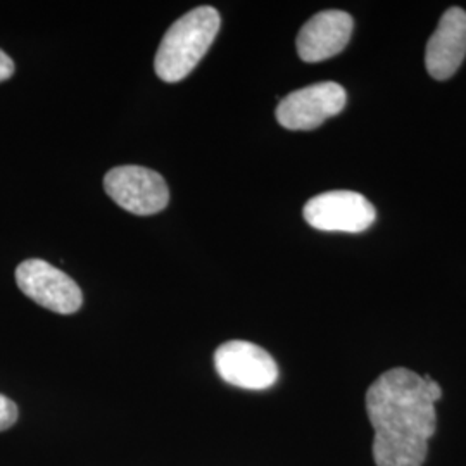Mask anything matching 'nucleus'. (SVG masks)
Masks as SVG:
<instances>
[{
    "label": "nucleus",
    "mask_w": 466,
    "mask_h": 466,
    "mask_svg": "<svg viewBox=\"0 0 466 466\" xmlns=\"http://www.w3.org/2000/svg\"><path fill=\"white\" fill-rule=\"evenodd\" d=\"M466 56V13L450 7L441 17L425 52V65L435 80H448Z\"/></svg>",
    "instance_id": "obj_9"
},
{
    "label": "nucleus",
    "mask_w": 466,
    "mask_h": 466,
    "mask_svg": "<svg viewBox=\"0 0 466 466\" xmlns=\"http://www.w3.org/2000/svg\"><path fill=\"white\" fill-rule=\"evenodd\" d=\"M13 73H15L13 59L4 50H0V84L9 80L13 76Z\"/></svg>",
    "instance_id": "obj_11"
},
{
    "label": "nucleus",
    "mask_w": 466,
    "mask_h": 466,
    "mask_svg": "<svg viewBox=\"0 0 466 466\" xmlns=\"http://www.w3.org/2000/svg\"><path fill=\"white\" fill-rule=\"evenodd\" d=\"M17 420V406L15 400L0 394V432L11 429Z\"/></svg>",
    "instance_id": "obj_10"
},
{
    "label": "nucleus",
    "mask_w": 466,
    "mask_h": 466,
    "mask_svg": "<svg viewBox=\"0 0 466 466\" xmlns=\"http://www.w3.org/2000/svg\"><path fill=\"white\" fill-rule=\"evenodd\" d=\"M104 188L119 208L137 217L156 215L169 202L165 178L149 167H113L104 177Z\"/></svg>",
    "instance_id": "obj_4"
},
{
    "label": "nucleus",
    "mask_w": 466,
    "mask_h": 466,
    "mask_svg": "<svg viewBox=\"0 0 466 466\" xmlns=\"http://www.w3.org/2000/svg\"><path fill=\"white\" fill-rule=\"evenodd\" d=\"M354 21L344 11H323L311 17L298 35V54L304 63H319L348 47Z\"/></svg>",
    "instance_id": "obj_8"
},
{
    "label": "nucleus",
    "mask_w": 466,
    "mask_h": 466,
    "mask_svg": "<svg viewBox=\"0 0 466 466\" xmlns=\"http://www.w3.org/2000/svg\"><path fill=\"white\" fill-rule=\"evenodd\" d=\"M215 367L225 382L248 390H265L279 379V367L269 352L248 340H230L219 346Z\"/></svg>",
    "instance_id": "obj_7"
},
{
    "label": "nucleus",
    "mask_w": 466,
    "mask_h": 466,
    "mask_svg": "<svg viewBox=\"0 0 466 466\" xmlns=\"http://www.w3.org/2000/svg\"><path fill=\"white\" fill-rule=\"evenodd\" d=\"M19 290L57 315H73L84 304L78 283L44 259H26L16 268Z\"/></svg>",
    "instance_id": "obj_3"
},
{
    "label": "nucleus",
    "mask_w": 466,
    "mask_h": 466,
    "mask_svg": "<svg viewBox=\"0 0 466 466\" xmlns=\"http://www.w3.org/2000/svg\"><path fill=\"white\" fill-rule=\"evenodd\" d=\"M219 25V13L211 5H200L177 19L156 52V75L167 84L182 82L215 42Z\"/></svg>",
    "instance_id": "obj_2"
},
{
    "label": "nucleus",
    "mask_w": 466,
    "mask_h": 466,
    "mask_svg": "<svg viewBox=\"0 0 466 466\" xmlns=\"http://www.w3.org/2000/svg\"><path fill=\"white\" fill-rule=\"evenodd\" d=\"M348 102L339 84L323 82L294 90L277 107V119L287 130H315L329 117L339 115Z\"/></svg>",
    "instance_id": "obj_6"
},
{
    "label": "nucleus",
    "mask_w": 466,
    "mask_h": 466,
    "mask_svg": "<svg viewBox=\"0 0 466 466\" xmlns=\"http://www.w3.org/2000/svg\"><path fill=\"white\" fill-rule=\"evenodd\" d=\"M304 219L323 232H365L375 221L371 202L350 190H333L319 194L304 206Z\"/></svg>",
    "instance_id": "obj_5"
},
{
    "label": "nucleus",
    "mask_w": 466,
    "mask_h": 466,
    "mask_svg": "<svg viewBox=\"0 0 466 466\" xmlns=\"http://www.w3.org/2000/svg\"><path fill=\"white\" fill-rule=\"evenodd\" d=\"M431 379L392 368L370 385L367 415L375 431L377 466H421L437 429Z\"/></svg>",
    "instance_id": "obj_1"
}]
</instances>
